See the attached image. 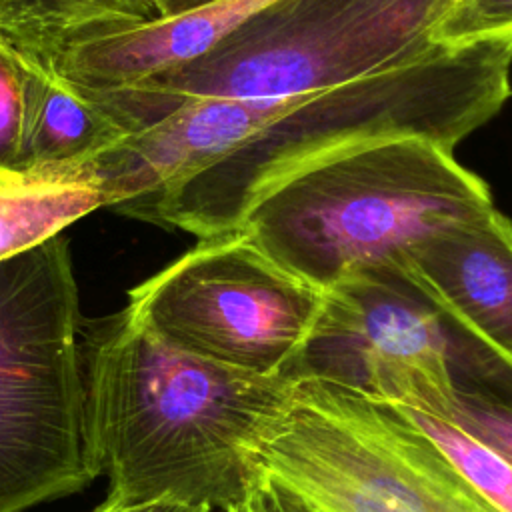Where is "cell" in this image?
<instances>
[{
    "instance_id": "cell-1",
    "label": "cell",
    "mask_w": 512,
    "mask_h": 512,
    "mask_svg": "<svg viewBox=\"0 0 512 512\" xmlns=\"http://www.w3.org/2000/svg\"><path fill=\"white\" fill-rule=\"evenodd\" d=\"M86 454L106 504H238L264 474L256 448L292 382L180 352L126 310L82 320Z\"/></svg>"
},
{
    "instance_id": "cell-21",
    "label": "cell",
    "mask_w": 512,
    "mask_h": 512,
    "mask_svg": "<svg viewBox=\"0 0 512 512\" xmlns=\"http://www.w3.org/2000/svg\"><path fill=\"white\" fill-rule=\"evenodd\" d=\"M156 12V18H172L184 12L208 6L216 0H148Z\"/></svg>"
},
{
    "instance_id": "cell-19",
    "label": "cell",
    "mask_w": 512,
    "mask_h": 512,
    "mask_svg": "<svg viewBox=\"0 0 512 512\" xmlns=\"http://www.w3.org/2000/svg\"><path fill=\"white\" fill-rule=\"evenodd\" d=\"M94 512H212L204 504H188L178 500H150L140 504H106L102 502Z\"/></svg>"
},
{
    "instance_id": "cell-14",
    "label": "cell",
    "mask_w": 512,
    "mask_h": 512,
    "mask_svg": "<svg viewBox=\"0 0 512 512\" xmlns=\"http://www.w3.org/2000/svg\"><path fill=\"white\" fill-rule=\"evenodd\" d=\"M24 4L26 30L12 40L40 50H52L68 38L156 20L148 0H24Z\"/></svg>"
},
{
    "instance_id": "cell-17",
    "label": "cell",
    "mask_w": 512,
    "mask_h": 512,
    "mask_svg": "<svg viewBox=\"0 0 512 512\" xmlns=\"http://www.w3.org/2000/svg\"><path fill=\"white\" fill-rule=\"evenodd\" d=\"M24 92L16 44L0 34V178L22 174Z\"/></svg>"
},
{
    "instance_id": "cell-20",
    "label": "cell",
    "mask_w": 512,
    "mask_h": 512,
    "mask_svg": "<svg viewBox=\"0 0 512 512\" xmlns=\"http://www.w3.org/2000/svg\"><path fill=\"white\" fill-rule=\"evenodd\" d=\"M26 30L24 0H0V34L20 38Z\"/></svg>"
},
{
    "instance_id": "cell-5",
    "label": "cell",
    "mask_w": 512,
    "mask_h": 512,
    "mask_svg": "<svg viewBox=\"0 0 512 512\" xmlns=\"http://www.w3.org/2000/svg\"><path fill=\"white\" fill-rule=\"evenodd\" d=\"M82 320L62 234L0 260V512H26L94 480Z\"/></svg>"
},
{
    "instance_id": "cell-11",
    "label": "cell",
    "mask_w": 512,
    "mask_h": 512,
    "mask_svg": "<svg viewBox=\"0 0 512 512\" xmlns=\"http://www.w3.org/2000/svg\"><path fill=\"white\" fill-rule=\"evenodd\" d=\"M12 42L24 92L22 174L82 176L136 130L108 96L68 78L46 50Z\"/></svg>"
},
{
    "instance_id": "cell-2",
    "label": "cell",
    "mask_w": 512,
    "mask_h": 512,
    "mask_svg": "<svg viewBox=\"0 0 512 512\" xmlns=\"http://www.w3.org/2000/svg\"><path fill=\"white\" fill-rule=\"evenodd\" d=\"M512 38L438 46L418 60L306 94L280 120L132 218L200 238L240 230L274 184L330 154L394 138L448 150L512 96Z\"/></svg>"
},
{
    "instance_id": "cell-8",
    "label": "cell",
    "mask_w": 512,
    "mask_h": 512,
    "mask_svg": "<svg viewBox=\"0 0 512 512\" xmlns=\"http://www.w3.org/2000/svg\"><path fill=\"white\" fill-rule=\"evenodd\" d=\"M458 330L396 270L354 276L324 292L290 370L372 400L436 414L452 396Z\"/></svg>"
},
{
    "instance_id": "cell-18",
    "label": "cell",
    "mask_w": 512,
    "mask_h": 512,
    "mask_svg": "<svg viewBox=\"0 0 512 512\" xmlns=\"http://www.w3.org/2000/svg\"><path fill=\"white\" fill-rule=\"evenodd\" d=\"M224 512H314L302 496L282 484L270 474H262L260 480L248 490V494Z\"/></svg>"
},
{
    "instance_id": "cell-6",
    "label": "cell",
    "mask_w": 512,
    "mask_h": 512,
    "mask_svg": "<svg viewBox=\"0 0 512 512\" xmlns=\"http://www.w3.org/2000/svg\"><path fill=\"white\" fill-rule=\"evenodd\" d=\"M256 464L314 512H498L404 408L314 378L292 382Z\"/></svg>"
},
{
    "instance_id": "cell-7",
    "label": "cell",
    "mask_w": 512,
    "mask_h": 512,
    "mask_svg": "<svg viewBox=\"0 0 512 512\" xmlns=\"http://www.w3.org/2000/svg\"><path fill=\"white\" fill-rule=\"evenodd\" d=\"M324 292L280 268L252 238L226 232L128 292V316L164 344L254 376L288 378Z\"/></svg>"
},
{
    "instance_id": "cell-4",
    "label": "cell",
    "mask_w": 512,
    "mask_h": 512,
    "mask_svg": "<svg viewBox=\"0 0 512 512\" xmlns=\"http://www.w3.org/2000/svg\"><path fill=\"white\" fill-rule=\"evenodd\" d=\"M452 0H276L208 54L104 92L136 126L192 96L290 98L406 64L438 48Z\"/></svg>"
},
{
    "instance_id": "cell-13",
    "label": "cell",
    "mask_w": 512,
    "mask_h": 512,
    "mask_svg": "<svg viewBox=\"0 0 512 512\" xmlns=\"http://www.w3.org/2000/svg\"><path fill=\"white\" fill-rule=\"evenodd\" d=\"M454 390L430 416L454 424L512 464V364L458 332Z\"/></svg>"
},
{
    "instance_id": "cell-3",
    "label": "cell",
    "mask_w": 512,
    "mask_h": 512,
    "mask_svg": "<svg viewBox=\"0 0 512 512\" xmlns=\"http://www.w3.org/2000/svg\"><path fill=\"white\" fill-rule=\"evenodd\" d=\"M492 208L486 182L452 150L394 138L302 166L250 206L240 230L280 268L326 292L392 270L420 240Z\"/></svg>"
},
{
    "instance_id": "cell-9",
    "label": "cell",
    "mask_w": 512,
    "mask_h": 512,
    "mask_svg": "<svg viewBox=\"0 0 512 512\" xmlns=\"http://www.w3.org/2000/svg\"><path fill=\"white\" fill-rule=\"evenodd\" d=\"M306 96V94H302ZM302 96H192L130 132L88 170L106 208L132 216L232 154L280 120Z\"/></svg>"
},
{
    "instance_id": "cell-12",
    "label": "cell",
    "mask_w": 512,
    "mask_h": 512,
    "mask_svg": "<svg viewBox=\"0 0 512 512\" xmlns=\"http://www.w3.org/2000/svg\"><path fill=\"white\" fill-rule=\"evenodd\" d=\"M98 208H106V196L90 174L0 178V260L60 234Z\"/></svg>"
},
{
    "instance_id": "cell-16",
    "label": "cell",
    "mask_w": 512,
    "mask_h": 512,
    "mask_svg": "<svg viewBox=\"0 0 512 512\" xmlns=\"http://www.w3.org/2000/svg\"><path fill=\"white\" fill-rule=\"evenodd\" d=\"M512 38V0H452L432 34L444 48Z\"/></svg>"
},
{
    "instance_id": "cell-10",
    "label": "cell",
    "mask_w": 512,
    "mask_h": 512,
    "mask_svg": "<svg viewBox=\"0 0 512 512\" xmlns=\"http://www.w3.org/2000/svg\"><path fill=\"white\" fill-rule=\"evenodd\" d=\"M392 270L450 326L512 364V220L496 206L420 240Z\"/></svg>"
},
{
    "instance_id": "cell-15",
    "label": "cell",
    "mask_w": 512,
    "mask_h": 512,
    "mask_svg": "<svg viewBox=\"0 0 512 512\" xmlns=\"http://www.w3.org/2000/svg\"><path fill=\"white\" fill-rule=\"evenodd\" d=\"M404 408V406H400ZM404 412L444 450L456 468L498 512H512V464L450 422L420 410Z\"/></svg>"
}]
</instances>
